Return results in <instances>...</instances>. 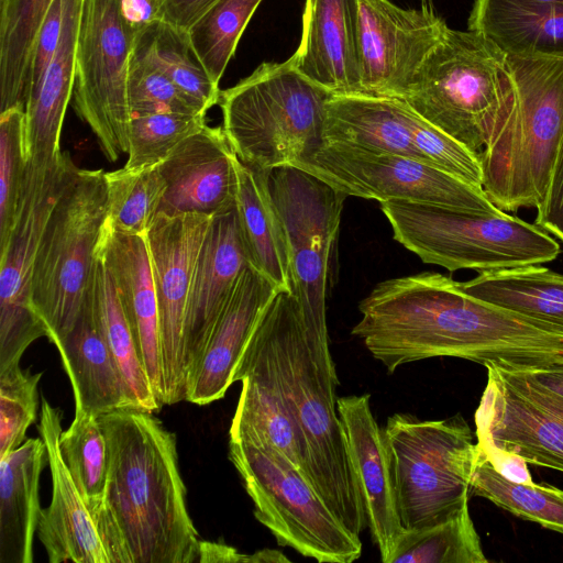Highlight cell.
Here are the masks:
<instances>
[{"label": "cell", "instance_id": "1", "mask_svg": "<svg viewBox=\"0 0 563 563\" xmlns=\"http://www.w3.org/2000/svg\"><path fill=\"white\" fill-rule=\"evenodd\" d=\"M358 310L352 334L389 373L438 356L503 367L563 358V327L476 298L435 272L384 280Z\"/></svg>", "mask_w": 563, "mask_h": 563}, {"label": "cell", "instance_id": "2", "mask_svg": "<svg viewBox=\"0 0 563 563\" xmlns=\"http://www.w3.org/2000/svg\"><path fill=\"white\" fill-rule=\"evenodd\" d=\"M109 448L104 494L91 512L109 563H195L199 536L188 514L177 440L153 412L98 417Z\"/></svg>", "mask_w": 563, "mask_h": 563}, {"label": "cell", "instance_id": "3", "mask_svg": "<svg viewBox=\"0 0 563 563\" xmlns=\"http://www.w3.org/2000/svg\"><path fill=\"white\" fill-rule=\"evenodd\" d=\"M264 344L306 446L305 477L355 536L367 528L338 412L339 377L328 328L306 324L289 290H277L254 330Z\"/></svg>", "mask_w": 563, "mask_h": 563}, {"label": "cell", "instance_id": "4", "mask_svg": "<svg viewBox=\"0 0 563 563\" xmlns=\"http://www.w3.org/2000/svg\"><path fill=\"white\" fill-rule=\"evenodd\" d=\"M516 103L481 153L483 189L500 210L537 208L563 134V59L507 55Z\"/></svg>", "mask_w": 563, "mask_h": 563}, {"label": "cell", "instance_id": "5", "mask_svg": "<svg viewBox=\"0 0 563 563\" xmlns=\"http://www.w3.org/2000/svg\"><path fill=\"white\" fill-rule=\"evenodd\" d=\"M404 101L481 155L516 103L507 54L476 31L448 27Z\"/></svg>", "mask_w": 563, "mask_h": 563}, {"label": "cell", "instance_id": "6", "mask_svg": "<svg viewBox=\"0 0 563 563\" xmlns=\"http://www.w3.org/2000/svg\"><path fill=\"white\" fill-rule=\"evenodd\" d=\"M332 95L302 75L291 57L266 62L221 91L222 129L238 158L251 168L292 166L323 143Z\"/></svg>", "mask_w": 563, "mask_h": 563}, {"label": "cell", "instance_id": "7", "mask_svg": "<svg viewBox=\"0 0 563 563\" xmlns=\"http://www.w3.org/2000/svg\"><path fill=\"white\" fill-rule=\"evenodd\" d=\"M380 209L398 243L451 272L542 265L561 252L543 229L505 211L481 214L402 200L380 202Z\"/></svg>", "mask_w": 563, "mask_h": 563}, {"label": "cell", "instance_id": "8", "mask_svg": "<svg viewBox=\"0 0 563 563\" xmlns=\"http://www.w3.org/2000/svg\"><path fill=\"white\" fill-rule=\"evenodd\" d=\"M384 433L405 530L432 526L468 504L478 445L462 415L421 420L395 413Z\"/></svg>", "mask_w": 563, "mask_h": 563}, {"label": "cell", "instance_id": "9", "mask_svg": "<svg viewBox=\"0 0 563 563\" xmlns=\"http://www.w3.org/2000/svg\"><path fill=\"white\" fill-rule=\"evenodd\" d=\"M106 217L104 173L76 166L43 230L31 279L33 308L54 344L71 330L77 319Z\"/></svg>", "mask_w": 563, "mask_h": 563}, {"label": "cell", "instance_id": "10", "mask_svg": "<svg viewBox=\"0 0 563 563\" xmlns=\"http://www.w3.org/2000/svg\"><path fill=\"white\" fill-rule=\"evenodd\" d=\"M229 459L254 503V516L275 537L320 563H352L362 542L333 514L300 471L272 448L230 437Z\"/></svg>", "mask_w": 563, "mask_h": 563}, {"label": "cell", "instance_id": "11", "mask_svg": "<svg viewBox=\"0 0 563 563\" xmlns=\"http://www.w3.org/2000/svg\"><path fill=\"white\" fill-rule=\"evenodd\" d=\"M297 166L347 197L421 202L481 214L503 212L483 187L424 161L344 143H322Z\"/></svg>", "mask_w": 563, "mask_h": 563}, {"label": "cell", "instance_id": "12", "mask_svg": "<svg viewBox=\"0 0 563 563\" xmlns=\"http://www.w3.org/2000/svg\"><path fill=\"white\" fill-rule=\"evenodd\" d=\"M75 167L63 152L26 161L13 228L0 246V372L20 365L26 349L48 334L32 305V271L43 230Z\"/></svg>", "mask_w": 563, "mask_h": 563}, {"label": "cell", "instance_id": "13", "mask_svg": "<svg viewBox=\"0 0 563 563\" xmlns=\"http://www.w3.org/2000/svg\"><path fill=\"white\" fill-rule=\"evenodd\" d=\"M134 35L118 0H85L77 42L74 107L108 161L129 151L128 78Z\"/></svg>", "mask_w": 563, "mask_h": 563}, {"label": "cell", "instance_id": "14", "mask_svg": "<svg viewBox=\"0 0 563 563\" xmlns=\"http://www.w3.org/2000/svg\"><path fill=\"white\" fill-rule=\"evenodd\" d=\"M267 184L286 233L291 292L307 324L327 327L331 254L347 196L291 165L267 170Z\"/></svg>", "mask_w": 563, "mask_h": 563}, {"label": "cell", "instance_id": "15", "mask_svg": "<svg viewBox=\"0 0 563 563\" xmlns=\"http://www.w3.org/2000/svg\"><path fill=\"white\" fill-rule=\"evenodd\" d=\"M475 411L479 450L494 461L514 455L563 472V397L522 367L488 364Z\"/></svg>", "mask_w": 563, "mask_h": 563}, {"label": "cell", "instance_id": "16", "mask_svg": "<svg viewBox=\"0 0 563 563\" xmlns=\"http://www.w3.org/2000/svg\"><path fill=\"white\" fill-rule=\"evenodd\" d=\"M212 217L157 212L145 232L158 303L164 405L187 399L184 328L192 275Z\"/></svg>", "mask_w": 563, "mask_h": 563}, {"label": "cell", "instance_id": "17", "mask_svg": "<svg viewBox=\"0 0 563 563\" xmlns=\"http://www.w3.org/2000/svg\"><path fill=\"white\" fill-rule=\"evenodd\" d=\"M448 27L428 3L405 9L390 0H360L362 95L404 100Z\"/></svg>", "mask_w": 563, "mask_h": 563}, {"label": "cell", "instance_id": "18", "mask_svg": "<svg viewBox=\"0 0 563 563\" xmlns=\"http://www.w3.org/2000/svg\"><path fill=\"white\" fill-rule=\"evenodd\" d=\"M369 398V394L338 397V412L366 525L382 562L387 563L405 529L398 512L384 428L374 417Z\"/></svg>", "mask_w": 563, "mask_h": 563}, {"label": "cell", "instance_id": "19", "mask_svg": "<svg viewBox=\"0 0 563 563\" xmlns=\"http://www.w3.org/2000/svg\"><path fill=\"white\" fill-rule=\"evenodd\" d=\"M222 128L207 124L158 165L166 191L158 212L214 217L235 207L236 172Z\"/></svg>", "mask_w": 563, "mask_h": 563}, {"label": "cell", "instance_id": "20", "mask_svg": "<svg viewBox=\"0 0 563 563\" xmlns=\"http://www.w3.org/2000/svg\"><path fill=\"white\" fill-rule=\"evenodd\" d=\"M95 258L110 275L148 382L164 406L158 303L146 239L117 232L103 222Z\"/></svg>", "mask_w": 563, "mask_h": 563}, {"label": "cell", "instance_id": "21", "mask_svg": "<svg viewBox=\"0 0 563 563\" xmlns=\"http://www.w3.org/2000/svg\"><path fill=\"white\" fill-rule=\"evenodd\" d=\"M247 265L235 207L212 217L197 258L186 308L184 349L188 384Z\"/></svg>", "mask_w": 563, "mask_h": 563}, {"label": "cell", "instance_id": "22", "mask_svg": "<svg viewBox=\"0 0 563 563\" xmlns=\"http://www.w3.org/2000/svg\"><path fill=\"white\" fill-rule=\"evenodd\" d=\"M40 413L37 429L47 452L53 492L49 506L41 511L37 536L48 562L109 563L91 512L59 451L63 413L44 396Z\"/></svg>", "mask_w": 563, "mask_h": 563}, {"label": "cell", "instance_id": "23", "mask_svg": "<svg viewBox=\"0 0 563 563\" xmlns=\"http://www.w3.org/2000/svg\"><path fill=\"white\" fill-rule=\"evenodd\" d=\"M235 382L242 383V389L229 435L272 448L305 476V441L272 360L255 332L234 371L233 383Z\"/></svg>", "mask_w": 563, "mask_h": 563}, {"label": "cell", "instance_id": "24", "mask_svg": "<svg viewBox=\"0 0 563 563\" xmlns=\"http://www.w3.org/2000/svg\"><path fill=\"white\" fill-rule=\"evenodd\" d=\"M290 57L331 93H362L360 0H306L300 43Z\"/></svg>", "mask_w": 563, "mask_h": 563}, {"label": "cell", "instance_id": "25", "mask_svg": "<svg viewBox=\"0 0 563 563\" xmlns=\"http://www.w3.org/2000/svg\"><path fill=\"white\" fill-rule=\"evenodd\" d=\"M276 287L250 264L235 287L189 378L187 401L205 406L225 396L234 371Z\"/></svg>", "mask_w": 563, "mask_h": 563}, {"label": "cell", "instance_id": "26", "mask_svg": "<svg viewBox=\"0 0 563 563\" xmlns=\"http://www.w3.org/2000/svg\"><path fill=\"white\" fill-rule=\"evenodd\" d=\"M55 346L71 383L75 408L97 417L134 408L99 325L88 288L71 330Z\"/></svg>", "mask_w": 563, "mask_h": 563}, {"label": "cell", "instance_id": "27", "mask_svg": "<svg viewBox=\"0 0 563 563\" xmlns=\"http://www.w3.org/2000/svg\"><path fill=\"white\" fill-rule=\"evenodd\" d=\"M84 2L85 0H64V22L57 48L40 85L24 100L25 162L46 161L62 153L60 133L74 92Z\"/></svg>", "mask_w": 563, "mask_h": 563}, {"label": "cell", "instance_id": "28", "mask_svg": "<svg viewBox=\"0 0 563 563\" xmlns=\"http://www.w3.org/2000/svg\"><path fill=\"white\" fill-rule=\"evenodd\" d=\"M467 24L507 55L563 59V2L475 0Z\"/></svg>", "mask_w": 563, "mask_h": 563}, {"label": "cell", "instance_id": "29", "mask_svg": "<svg viewBox=\"0 0 563 563\" xmlns=\"http://www.w3.org/2000/svg\"><path fill=\"white\" fill-rule=\"evenodd\" d=\"M47 452L42 438L26 439L0 459V563H32L37 531L40 477Z\"/></svg>", "mask_w": 563, "mask_h": 563}, {"label": "cell", "instance_id": "30", "mask_svg": "<svg viewBox=\"0 0 563 563\" xmlns=\"http://www.w3.org/2000/svg\"><path fill=\"white\" fill-rule=\"evenodd\" d=\"M235 209L249 264L277 290L291 291L289 250L283 222L272 199L267 170L234 161Z\"/></svg>", "mask_w": 563, "mask_h": 563}, {"label": "cell", "instance_id": "31", "mask_svg": "<svg viewBox=\"0 0 563 563\" xmlns=\"http://www.w3.org/2000/svg\"><path fill=\"white\" fill-rule=\"evenodd\" d=\"M323 143H344L424 161L412 143L402 100L397 98L332 95L325 106Z\"/></svg>", "mask_w": 563, "mask_h": 563}, {"label": "cell", "instance_id": "32", "mask_svg": "<svg viewBox=\"0 0 563 563\" xmlns=\"http://www.w3.org/2000/svg\"><path fill=\"white\" fill-rule=\"evenodd\" d=\"M460 286L487 302L563 327V274L542 265L482 272Z\"/></svg>", "mask_w": 563, "mask_h": 563}, {"label": "cell", "instance_id": "33", "mask_svg": "<svg viewBox=\"0 0 563 563\" xmlns=\"http://www.w3.org/2000/svg\"><path fill=\"white\" fill-rule=\"evenodd\" d=\"M88 289L103 336L135 409L155 412L162 406L148 382L134 336L104 265L96 258Z\"/></svg>", "mask_w": 563, "mask_h": 563}, {"label": "cell", "instance_id": "34", "mask_svg": "<svg viewBox=\"0 0 563 563\" xmlns=\"http://www.w3.org/2000/svg\"><path fill=\"white\" fill-rule=\"evenodd\" d=\"M133 46L165 73L201 111L207 113L219 103V84L212 80L199 59L187 31L156 21L135 35Z\"/></svg>", "mask_w": 563, "mask_h": 563}, {"label": "cell", "instance_id": "35", "mask_svg": "<svg viewBox=\"0 0 563 563\" xmlns=\"http://www.w3.org/2000/svg\"><path fill=\"white\" fill-rule=\"evenodd\" d=\"M53 0H0V112L24 106L34 41Z\"/></svg>", "mask_w": 563, "mask_h": 563}, {"label": "cell", "instance_id": "36", "mask_svg": "<svg viewBox=\"0 0 563 563\" xmlns=\"http://www.w3.org/2000/svg\"><path fill=\"white\" fill-rule=\"evenodd\" d=\"M484 497L512 515L563 533V490L501 474L479 450L471 479V497Z\"/></svg>", "mask_w": 563, "mask_h": 563}, {"label": "cell", "instance_id": "37", "mask_svg": "<svg viewBox=\"0 0 563 563\" xmlns=\"http://www.w3.org/2000/svg\"><path fill=\"white\" fill-rule=\"evenodd\" d=\"M468 504L432 526L405 530L387 563H487Z\"/></svg>", "mask_w": 563, "mask_h": 563}, {"label": "cell", "instance_id": "38", "mask_svg": "<svg viewBox=\"0 0 563 563\" xmlns=\"http://www.w3.org/2000/svg\"><path fill=\"white\" fill-rule=\"evenodd\" d=\"M107 217L112 230L144 235L159 210L166 183L157 166L143 169L122 167L104 173Z\"/></svg>", "mask_w": 563, "mask_h": 563}, {"label": "cell", "instance_id": "39", "mask_svg": "<svg viewBox=\"0 0 563 563\" xmlns=\"http://www.w3.org/2000/svg\"><path fill=\"white\" fill-rule=\"evenodd\" d=\"M62 457L90 512L101 503L109 468V448L97 416L75 408L71 424L58 440Z\"/></svg>", "mask_w": 563, "mask_h": 563}, {"label": "cell", "instance_id": "40", "mask_svg": "<svg viewBox=\"0 0 563 563\" xmlns=\"http://www.w3.org/2000/svg\"><path fill=\"white\" fill-rule=\"evenodd\" d=\"M262 0H219L187 31L191 45L217 84Z\"/></svg>", "mask_w": 563, "mask_h": 563}, {"label": "cell", "instance_id": "41", "mask_svg": "<svg viewBox=\"0 0 563 563\" xmlns=\"http://www.w3.org/2000/svg\"><path fill=\"white\" fill-rule=\"evenodd\" d=\"M205 125V114L155 113L132 117L124 167L143 169L159 165L185 139Z\"/></svg>", "mask_w": 563, "mask_h": 563}, {"label": "cell", "instance_id": "42", "mask_svg": "<svg viewBox=\"0 0 563 563\" xmlns=\"http://www.w3.org/2000/svg\"><path fill=\"white\" fill-rule=\"evenodd\" d=\"M132 117L155 113L205 114L144 53L133 46L128 78Z\"/></svg>", "mask_w": 563, "mask_h": 563}, {"label": "cell", "instance_id": "43", "mask_svg": "<svg viewBox=\"0 0 563 563\" xmlns=\"http://www.w3.org/2000/svg\"><path fill=\"white\" fill-rule=\"evenodd\" d=\"M42 375L20 365L0 372V459L26 440L29 427L36 421Z\"/></svg>", "mask_w": 563, "mask_h": 563}, {"label": "cell", "instance_id": "44", "mask_svg": "<svg viewBox=\"0 0 563 563\" xmlns=\"http://www.w3.org/2000/svg\"><path fill=\"white\" fill-rule=\"evenodd\" d=\"M402 114L422 158L472 185L483 187L481 156L435 128L402 100Z\"/></svg>", "mask_w": 563, "mask_h": 563}, {"label": "cell", "instance_id": "45", "mask_svg": "<svg viewBox=\"0 0 563 563\" xmlns=\"http://www.w3.org/2000/svg\"><path fill=\"white\" fill-rule=\"evenodd\" d=\"M23 126V104L0 112V246L12 231L25 173Z\"/></svg>", "mask_w": 563, "mask_h": 563}, {"label": "cell", "instance_id": "46", "mask_svg": "<svg viewBox=\"0 0 563 563\" xmlns=\"http://www.w3.org/2000/svg\"><path fill=\"white\" fill-rule=\"evenodd\" d=\"M64 22V0H53L37 31L25 85V98L40 85L57 48Z\"/></svg>", "mask_w": 563, "mask_h": 563}, {"label": "cell", "instance_id": "47", "mask_svg": "<svg viewBox=\"0 0 563 563\" xmlns=\"http://www.w3.org/2000/svg\"><path fill=\"white\" fill-rule=\"evenodd\" d=\"M534 223L563 242V134Z\"/></svg>", "mask_w": 563, "mask_h": 563}, {"label": "cell", "instance_id": "48", "mask_svg": "<svg viewBox=\"0 0 563 563\" xmlns=\"http://www.w3.org/2000/svg\"><path fill=\"white\" fill-rule=\"evenodd\" d=\"M219 0H165L161 20L176 29L188 31Z\"/></svg>", "mask_w": 563, "mask_h": 563}, {"label": "cell", "instance_id": "49", "mask_svg": "<svg viewBox=\"0 0 563 563\" xmlns=\"http://www.w3.org/2000/svg\"><path fill=\"white\" fill-rule=\"evenodd\" d=\"M165 0H118L121 18L134 35L161 20Z\"/></svg>", "mask_w": 563, "mask_h": 563}, {"label": "cell", "instance_id": "50", "mask_svg": "<svg viewBox=\"0 0 563 563\" xmlns=\"http://www.w3.org/2000/svg\"><path fill=\"white\" fill-rule=\"evenodd\" d=\"M199 563H247V554L223 542L201 541L199 544Z\"/></svg>", "mask_w": 563, "mask_h": 563}, {"label": "cell", "instance_id": "51", "mask_svg": "<svg viewBox=\"0 0 563 563\" xmlns=\"http://www.w3.org/2000/svg\"><path fill=\"white\" fill-rule=\"evenodd\" d=\"M290 562L283 552L275 549H262L253 554H247V563H282Z\"/></svg>", "mask_w": 563, "mask_h": 563}, {"label": "cell", "instance_id": "52", "mask_svg": "<svg viewBox=\"0 0 563 563\" xmlns=\"http://www.w3.org/2000/svg\"><path fill=\"white\" fill-rule=\"evenodd\" d=\"M538 1H558V2H563V0H538Z\"/></svg>", "mask_w": 563, "mask_h": 563}, {"label": "cell", "instance_id": "53", "mask_svg": "<svg viewBox=\"0 0 563 563\" xmlns=\"http://www.w3.org/2000/svg\"><path fill=\"white\" fill-rule=\"evenodd\" d=\"M432 0H422L423 3H429L431 2Z\"/></svg>", "mask_w": 563, "mask_h": 563}]
</instances>
